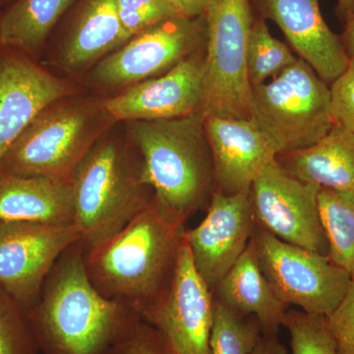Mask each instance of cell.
<instances>
[{
	"label": "cell",
	"instance_id": "cell-7",
	"mask_svg": "<svg viewBox=\"0 0 354 354\" xmlns=\"http://www.w3.org/2000/svg\"><path fill=\"white\" fill-rule=\"evenodd\" d=\"M203 118H251L246 51L255 19L250 0H209L204 12Z\"/></svg>",
	"mask_w": 354,
	"mask_h": 354
},
{
	"label": "cell",
	"instance_id": "cell-35",
	"mask_svg": "<svg viewBox=\"0 0 354 354\" xmlns=\"http://www.w3.org/2000/svg\"><path fill=\"white\" fill-rule=\"evenodd\" d=\"M337 12L339 17L346 22L354 13V0H337Z\"/></svg>",
	"mask_w": 354,
	"mask_h": 354
},
{
	"label": "cell",
	"instance_id": "cell-1",
	"mask_svg": "<svg viewBox=\"0 0 354 354\" xmlns=\"http://www.w3.org/2000/svg\"><path fill=\"white\" fill-rule=\"evenodd\" d=\"M27 316L43 354H104L140 320L95 288L80 241L58 258Z\"/></svg>",
	"mask_w": 354,
	"mask_h": 354
},
{
	"label": "cell",
	"instance_id": "cell-24",
	"mask_svg": "<svg viewBox=\"0 0 354 354\" xmlns=\"http://www.w3.org/2000/svg\"><path fill=\"white\" fill-rule=\"evenodd\" d=\"M297 59L288 44L272 36L267 21L255 15L246 51L247 75L251 87L272 80Z\"/></svg>",
	"mask_w": 354,
	"mask_h": 354
},
{
	"label": "cell",
	"instance_id": "cell-31",
	"mask_svg": "<svg viewBox=\"0 0 354 354\" xmlns=\"http://www.w3.org/2000/svg\"><path fill=\"white\" fill-rule=\"evenodd\" d=\"M326 318L337 354H354V276L341 304Z\"/></svg>",
	"mask_w": 354,
	"mask_h": 354
},
{
	"label": "cell",
	"instance_id": "cell-36",
	"mask_svg": "<svg viewBox=\"0 0 354 354\" xmlns=\"http://www.w3.org/2000/svg\"><path fill=\"white\" fill-rule=\"evenodd\" d=\"M0 46H1V44H0Z\"/></svg>",
	"mask_w": 354,
	"mask_h": 354
},
{
	"label": "cell",
	"instance_id": "cell-30",
	"mask_svg": "<svg viewBox=\"0 0 354 354\" xmlns=\"http://www.w3.org/2000/svg\"><path fill=\"white\" fill-rule=\"evenodd\" d=\"M104 354H172L160 334L139 320Z\"/></svg>",
	"mask_w": 354,
	"mask_h": 354
},
{
	"label": "cell",
	"instance_id": "cell-2",
	"mask_svg": "<svg viewBox=\"0 0 354 354\" xmlns=\"http://www.w3.org/2000/svg\"><path fill=\"white\" fill-rule=\"evenodd\" d=\"M184 230L153 198L118 234L85 252L88 278L104 297L140 317L171 286Z\"/></svg>",
	"mask_w": 354,
	"mask_h": 354
},
{
	"label": "cell",
	"instance_id": "cell-26",
	"mask_svg": "<svg viewBox=\"0 0 354 354\" xmlns=\"http://www.w3.org/2000/svg\"><path fill=\"white\" fill-rule=\"evenodd\" d=\"M283 326L290 335L291 354H337L326 316L288 309Z\"/></svg>",
	"mask_w": 354,
	"mask_h": 354
},
{
	"label": "cell",
	"instance_id": "cell-34",
	"mask_svg": "<svg viewBox=\"0 0 354 354\" xmlns=\"http://www.w3.org/2000/svg\"><path fill=\"white\" fill-rule=\"evenodd\" d=\"M341 38L348 59L354 58V13L348 21Z\"/></svg>",
	"mask_w": 354,
	"mask_h": 354
},
{
	"label": "cell",
	"instance_id": "cell-8",
	"mask_svg": "<svg viewBox=\"0 0 354 354\" xmlns=\"http://www.w3.org/2000/svg\"><path fill=\"white\" fill-rule=\"evenodd\" d=\"M252 241L261 271L286 306L328 316L348 292L353 277L329 256L286 243L258 227Z\"/></svg>",
	"mask_w": 354,
	"mask_h": 354
},
{
	"label": "cell",
	"instance_id": "cell-14",
	"mask_svg": "<svg viewBox=\"0 0 354 354\" xmlns=\"http://www.w3.org/2000/svg\"><path fill=\"white\" fill-rule=\"evenodd\" d=\"M205 50L197 51L160 75L125 88L104 100L114 120L155 121L200 113L204 95Z\"/></svg>",
	"mask_w": 354,
	"mask_h": 354
},
{
	"label": "cell",
	"instance_id": "cell-25",
	"mask_svg": "<svg viewBox=\"0 0 354 354\" xmlns=\"http://www.w3.org/2000/svg\"><path fill=\"white\" fill-rule=\"evenodd\" d=\"M262 337L258 319L243 315L214 299L211 354H251Z\"/></svg>",
	"mask_w": 354,
	"mask_h": 354
},
{
	"label": "cell",
	"instance_id": "cell-5",
	"mask_svg": "<svg viewBox=\"0 0 354 354\" xmlns=\"http://www.w3.org/2000/svg\"><path fill=\"white\" fill-rule=\"evenodd\" d=\"M116 122L102 101L69 97L44 109L7 151L0 169L71 181L90 149Z\"/></svg>",
	"mask_w": 354,
	"mask_h": 354
},
{
	"label": "cell",
	"instance_id": "cell-32",
	"mask_svg": "<svg viewBox=\"0 0 354 354\" xmlns=\"http://www.w3.org/2000/svg\"><path fill=\"white\" fill-rule=\"evenodd\" d=\"M186 17H198L204 15L209 0H165Z\"/></svg>",
	"mask_w": 354,
	"mask_h": 354
},
{
	"label": "cell",
	"instance_id": "cell-16",
	"mask_svg": "<svg viewBox=\"0 0 354 354\" xmlns=\"http://www.w3.org/2000/svg\"><path fill=\"white\" fill-rule=\"evenodd\" d=\"M204 127L215 169V190L239 194L251 186L277 153L251 118L205 116Z\"/></svg>",
	"mask_w": 354,
	"mask_h": 354
},
{
	"label": "cell",
	"instance_id": "cell-13",
	"mask_svg": "<svg viewBox=\"0 0 354 354\" xmlns=\"http://www.w3.org/2000/svg\"><path fill=\"white\" fill-rule=\"evenodd\" d=\"M255 227L250 190L234 195L215 190L204 220L184 230L195 269L212 292L245 251Z\"/></svg>",
	"mask_w": 354,
	"mask_h": 354
},
{
	"label": "cell",
	"instance_id": "cell-21",
	"mask_svg": "<svg viewBox=\"0 0 354 354\" xmlns=\"http://www.w3.org/2000/svg\"><path fill=\"white\" fill-rule=\"evenodd\" d=\"M291 176L329 189L354 191V133L332 127L325 137L302 150L276 158Z\"/></svg>",
	"mask_w": 354,
	"mask_h": 354
},
{
	"label": "cell",
	"instance_id": "cell-22",
	"mask_svg": "<svg viewBox=\"0 0 354 354\" xmlns=\"http://www.w3.org/2000/svg\"><path fill=\"white\" fill-rule=\"evenodd\" d=\"M74 0H16L0 19V44L36 53Z\"/></svg>",
	"mask_w": 354,
	"mask_h": 354
},
{
	"label": "cell",
	"instance_id": "cell-33",
	"mask_svg": "<svg viewBox=\"0 0 354 354\" xmlns=\"http://www.w3.org/2000/svg\"><path fill=\"white\" fill-rule=\"evenodd\" d=\"M251 354H288V349L279 341L278 337L262 335Z\"/></svg>",
	"mask_w": 354,
	"mask_h": 354
},
{
	"label": "cell",
	"instance_id": "cell-28",
	"mask_svg": "<svg viewBox=\"0 0 354 354\" xmlns=\"http://www.w3.org/2000/svg\"><path fill=\"white\" fill-rule=\"evenodd\" d=\"M118 18L129 38L148 28L183 16L165 0H114Z\"/></svg>",
	"mask_w": 354,
	"mask_h": 354
},
{
	"label": "cell",
	"instance_id": "cell-15",
	"mask_svg": "<svg viewBox=\"0 0 354 354\" xmlns=\"http://www.w3.org/2000/svg\"><path fill=\"white\" fill-rule=\"evenodd\" d=\"M259 17L279 26L292 50L327 84H332L348 64L341 36L320 10L319 0H250Z\"/></svg>",
	"mask_w": 354,
	"mask_h": 354
},
{
	"label": "cell",
	"instance_id": "cell-23",
	"mask_svg": "<svg viewBox=\"0 0 354 354\" xmlns=\"http://www.w3.org/2000/svg\"><path fill=\"white\" fill-rule=\"evenodd\" d=\"M319 215L335 265L354 276V191L320 188Z\"/></svg>",
	"mask_w": 354,
	"mask_h": 354
},
{
	"label": "cell",
	"instance_id": "cell-20",
	"mask_svg": "<svg viewBox=\"0 0 354 354\" xmlns=\"http://www.w3.org/2000/svg\"><path fill=\"white\" fill-rule=\"evenodd\" d=\"M114 0H84L59 53L66 71L81 72L127 43Z\"/></svg>",
	"mask_w": 354,
	"mask_h": 354
},
{
	"label": "cell",
	"instance_id": "cell-9",
	"mask_svg": "<svg viewBox=\"0 0 354 354\" xmlns=\"http://www.w3.org/2000/svg\"><path fill=\"white\" fill-rule=\"evenodd\" d=\"M204 15L162 21L128 39L94 66L92 79L108 88H127L160 75L206 46Z\"/></svg>",
	"mask_w": 354,
	"mask_h": 354
},
{
	"label": "cell",
	"instance_id": "cell-19",
	"mask_svg": "<svg viewBox=\"0 0 354 354\" xmlns=\"http://www.w3.org/2000/svg\"><path fill=\"white\" fill-rule=\"evenodd\" d=\"M213 297L239 313L256 317L265 337H278L288 309L274 295L261 271L252 239L214 288Z\"/></svg>",
	"mask_w": 354,
	"mask_h": 354
},
{
	"label": "cell",
	"instance_id": "cell-27",
	"mask_svg": "<svg viewBox=\"0 0 354 354\" xmlns=\"http://www.w3.org/2000/svg\"><path fill=\"white\" fill-rule=\"evenodd\" d=\"M27 312L0 286V354H39Z\"/></svg>",
	"mask_w": 354,
	"mask_h": 354
},
{
	"label": "cell",
	"instance_id": "cell-17",
	"mask_svg": "<svg viewBox=\"0 0 354 354\" xmlns=\"http://www.w3.org/2000/svg\"><path fill=\"white\" fill-rule=\"evenodd\" d=\"M73 92L66 81L27 58L0 60V162L39 113Z\"/></svg>",
	"mask_w": 354,
	"mask_h": 354
},
{
	"label": "cell",
	"instance_id": "cell-10",
	"mask_svg": "<svg viewBox=\"0 0 354 354\" xmlns=\"http://www.w3.org/2000/svg\"><path fill=\"white\" fill-rule=\"evenodd\" d=\"M320 188L291 176L274 160L251 186L256 227L286 243L329 255V244L319 215Z\"/></svg>",
	"mask_w": 354,
	"mask_h": 354
},
{
	"label": "cell",
	"instance_id": "cell-29",
	"mask_svg": "<svg viewBox=\"0 0 354 354\" xmlns=\"http://www.w3.org/2000/svg\"><path fill=\"white\" fill-rule=\"evenodd\" d=\"M330 94L333 124L354 133V58L330 84Z\"/></svg>",
	"mask_w": 354,
	"mask_h": 354
},
{
	"label": "cell",
	"instance_id": "cell-11",
	"mask_svg": "<svg viewBox=\"0 0 354 354\" xmlns=\"http://www.w3.org/2000/svg\"><path fill=\"white\" fill-rule=\"evenodd\" d=\"M78 241L74 223L0 221V286L29 311L58 258Z\"/></svg>",
	"mask_w": 354,
	"mask_h": 354
},
{
	"label": "cell",
	"instance_id": "cell-6",
	"mask_svg": "<svg viewBox=\"0 0 354 354\" xmlns=\"http://www.w3.org/2000/svg\"><path fill=\"white\" fill-rule=\"evenodd\" d=\"M328 85L298 57L279 76L251 87V120L278 155L313 146L334 127Z\"/></svg>",
	"mask_w": 354,
	"mask_h": 354
},
{
	"label": "cell",
	"instance_id": "cell-18",
	"mask_svg": "<svg viewBox=\"0 0 354 354\" xmlns=\"http://www.w3.org/2000/svg\"><path fill=\"white\" fill-rule=\"evenodd\" d=\"M71 181L22 176L0 169V221L73 223Z\"/></svg>",
	"mask_w": 354,
	"mask_h": 354
},
{
	"label": "cell",
	"instance_id": "cell-4",
	"mask_svg": "<svg viewBox=\"0 0 354 354\" xmlns=\"http://www.w3.org/2000/svg\"><path fill=\"white\" fill-rule=\"evenodd\" d=\"M109 133L90 149L71 180L73 223L85 252L118 234L153 198L137 149Z\"/></svg>",
	"mask_w": 354,
	"mask_h": 354
},
{
	"label": "cell",
	"instance_id": "cell-3",
	"mask_svg": "<svg viewBox=\"0 0 354 354\" xmlns=\"http://www.w3.org/2000/svg\"><path fill=\"white\" fill-rule=\"evenodd\" d=\"M127 124L144 180L160 208L183 225L207 209L215 191V169L202 114Z\"/></svg>",
	"mask_w": 354,
	"mask_h": 354
},
{
	"label": "cell",
	"instance_id": "cell-12",
	"mask_svg": "<svg viewBox=\"0 0 354 354\" xmlns=\"http://www.w3.org/2000/svg\"><path fill=\"white\" fill-rule=\"evenodd\" d=\"M213 292L193 264L184 241L171 286L140 319L157 330L172 354H211Z\"/></svg>",
	"mask_w": 354,
	"mask_h": 354
}]
</instances>
